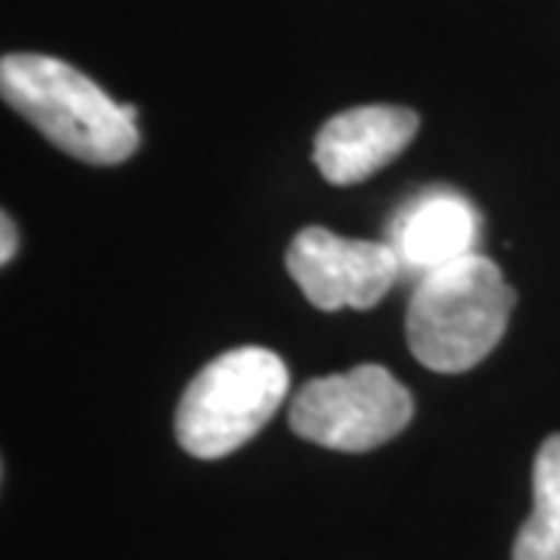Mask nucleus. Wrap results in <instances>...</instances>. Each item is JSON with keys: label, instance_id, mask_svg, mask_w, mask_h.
<instances>
[{"label": "nucleus", "instance_id": "nucleus-1", "mask_svg": "<svg viewBox=\"0 0 560 560\" xmlns=\"http://www.w3.org/2000/svg\"><path fill=\"white\" fill-rule=\"evenodd\" d=\"M0 94L62 153L119 165L138 150V109L116 103L75 66L44 54H7Z\"/></svg>", "mask_w": 560, "mask_h": 560}, {"label": "nucleus", "instance_id": "nucleus-2", "mask_svg": "<svg viewBox=\"0 0 560 560\" xmlns=\"http://www.w3.org/2000/svg\"><path fill=\"white\" fill-rule=\"evenodd\" d=\"M514 290L501 268L480 253L430 271L418 280L405 334L415 359L440 374L477 368L504 337Z\"/></svg>", "mask_w": 560, "mask_h": 560}, {"label": "nucleus", "instance_id": "nucleus-3", "mask_svg": "<svg viewBox=\"0 0 560 560\" xmlns=\"http://www.w3.org/2000/svg\"><path fill=\"white\" fill-rule=\"evenodd\" d=\"M287 389L290 371L271 349L241 346L212 359L178 401L180 448L202 460L237 452L275 418Z\"/></svg>", "mask_w": 560, "mask_h": 560}, {"label": "nucleus", "instance_id": "nucleus-4", "mask_svg": "<svg viewBox=\"0 0 560 560\" xmlns=\"http://www.w3.org/2000/svg\"><path fill=\"white\" fill-rule=\"evenodd\" d=\"M411 415V393L386 368L359 364L346 374L305 383L290 405V427L324 448L371 452L399 436Z\"/></svg>", "mask_w": 560, "mask_h": 560}, {"label": "nucleus", "instance_id": "nucleus-5", "mask_svg": "<svg viewBox=\"0 0 560 560\" xmlns=\"http://www.w3.org/2000/svg\"><path fill=\"white\" fill-rule=\"evenodd\" d=\"M287 271L320 312L374 308L401 278L386 241H349L327 228H305L287 249Z\"/></svg>", "mask_w": 560, "mask_h": 560}, {"label": "nucleus", "instance_id": "nucleus-6", "mask_svg": "<svg viewBox=\"0 0 560 560\" xmlns=\"http://www.w3.org/2000/svg\"><path fill=\"white\" fill-rule=\"evenodd\" d=\"M480 241V215L474 202L448 187H430L401 202L386 228V243L396 253L401 278H427L452 261L474 256Z\"/></svg>", "mask_w": 560, "mask_h": 560}, {"label": "nucleus", "instance_id": "nucleus-7", "mask_svg": "<svg viewBox=\"0 0 560 560\" xmlns=\"http://www.w3.org/2000/svg\"><path fill=\"white\" fill-rule=\"evenodd\" d=\"M418 135V113L405 106H355L320 125L315 162L324 180L349 187L386 168Z\"/></svg>", "mask_w": 560, "mask_h": 560}, {"label": "nucleus", "instance_id": "nucleus-8", "mask_svg": "<svg viewBox=\"0 0 560 560\" xmlns=\"http://www.w3.org/2000/svg\"><path fill=\"white\" fill-rule=\"evenodd\" d=\"M514 560H560V433L541 442L533 464V514L517 533Z\"/></svg>", "mask_w": 560, "mask_h": 560}, {"label": "nucleus", "instance_id": "nucleus-9", "mask_svg": "<svg viewBox=\"0 0 560 560\" xmlns=\"http://www.w3.org/2000/svg\"><path fill=\"white\" fill-rule=\"evenodd\" d=\"M16 246H20V237H16V224L10 215L0 219V261L10 265L13 256H16Z\"/></svg>", "mask_w": 560, "mask_h": 560}]
</instances>
